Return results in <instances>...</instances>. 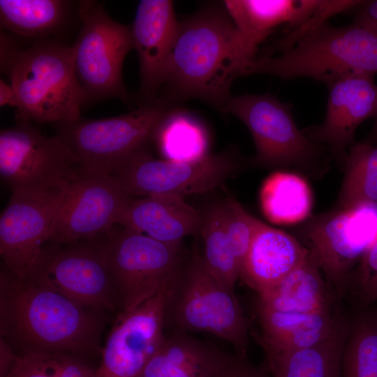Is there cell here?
I'll list each match as a JSON object with an SVG mask.
<instances>
[{"instance_id":"cell-15","label":"cell","mask_w":377,"mask_h":377,"mask_svg":"<svg viewBox=\"0 0 377 377\" xmlns=\"http://www.w3.org/2000/svg\"><path fill=\"white\" fill-rule=\"evenodd\" d=\"M66 186L49 192L12 193L1 212L0 254L5 267L17 278H26L38 261Z\"/></svg>"},{"instance_id":"cell-1","label":"cell","mask_w":377,"mask_h":377,"mask_svg":"<svg viewBox=\"0 0 377 377\" xmlns=\"http://www.w3.org/2000/svg\"><path fill=\"white\" fill-rule=\"evenodd\" d=\"M1 336L17 355L39 352L80 357L101 353L103 312L27 280L6 267L0 277Z\"/></svg>"},{"instance_id":"cell-10","label":"cell","mask_w":377,"mask_h":377,"mask_svg":"<svg viewBox=\"0 0 377 377\" xmlns=\"http://www.w3.org/2000/svg\"><path fill=\"white\" fill-rule=\"evenodd\" d=\"M244 165L233 151L209 154L193 162H175L154 157L147 148L133 154L110 175L130 197L205 193L221 186Z\"/></svg>"},{"instance_id":"cell-3","label":"cell","mask_w":377,"mask_h":377,"mask_svg":"<svg viewBox=\"0 0 377 377\" xmlns=\"http://www.w3.org/2000/svg\"><path fill=\"white\" fill-rule=\"evenodd\" d=\"M1 66L17 96L18 121L65 124L80 119L85 97L71 47L46 41L19 49L1 34Z\"/></svg>"},{"instance_id":"cell-18","label":"cell","mask_w":377,"mask_h":377,"mask_svg":"<svg viewBox=\"0 0 377 377\" xmlns=\"http://www.w3.org/2000/svg\"><path fill=\"white\" fill-rule=\"evenodd\" d=\"M324 4L325 0L224 1L235 26L239 74L246 63L256 58L260 45L276 27L287 24L289 31L297 29L313 17Z\"/></svg>"},{"instance_id":"cell-21","label":"cell","mask_w":377,"mask_h":377,"mask_svg":"<svg viewBox=\"0 0 377 377\" xmlns=\"http://www.w3.org/2000/svg\"><path fill=\"white\" fill-rule=\"evenodd\" d=\"M309 249L295 236L260 221L240 278L258 295L272 288L306 258Z\"/></svg>"},{"instance_id":"cell-2","label":"cell","mask_w":377,"mask_h":377,"mask_svg":"<svg viewBox=\"0 0 377 377\" xmlns=\"http://www.w3.org/2000/svg\"><path fill=\"white\" fill-rule=\"evenodd\" d=\"M235 42V26L225 7L204 8L179 22L164 98H198L221 110L239 76Z\"/></svg>"},{"instance_id":"cell-6","label":"cell","mask_w":377,"mask_h":377,"mask_svg":"<svg viewBox=\"0 0 377 377\" xmlns=\"http://www.w3.org/2000/svg\"><path fill=\"white\" fill-rule=\"evenodd\" d=\"M182 332H207L229 342L235 354L246 357L249 323L234 293L194 253L168 290L165 326Z\"/></svg>"},{"instance_id":"cell-14","label":"cell","mask_w":377,"mask_h":377,"mask_svg":"<svg viewBox=\"0 0 377 377\" xmlns=\"http://www.w3.org/2000/svg\"><path fill=\"white\" fill-rule=\"evenodd\" d=\"M131 198L110 175L81 170L64 189L48 241L66 245L109 234Z\"/></svg>"},{"instance_id":"cell-8","label":"cell","mask_w":377,"mask_h":377,"mask_svg":"<svg viewBox=\"0 0 377 377\" xmlns=\"http://www.w3.org/2000/svg\"><path fill=\"white\" fill-rule=\"evenodd\" d=\"M106 258L120 314L170 288L188 258L182 243L161 242L122 227L108 234Z\"/></svg>"},{"instance_id":"cell-13","label":"cell","mask_w":377,"mask_h":377,"mask_svg":"<svg viewBox=\"0 0 377 377\" xmlns=\"http://www.w3.org/2000/svg\"><path fill=\"white\" fill-rule=\"evenodd\" d=\"M80 170L57 135L46 136L22 121L1 131L0 175L12 193L57 190Z\"/></svg>"},{"instance_id":"cell-31","label":"cell","mask_w":377,"mask_h":377,"mask_svg":"<svg viewBox=\"0 0 377 377\" xmlns=\"http://www.w3.org/2000/svg\"><path fill=\"white\" fill-rule=\"evenodd\" d=\"M202 212L199 232L204 245V263L221 284L234 291L240 278V267L223 228L221 203Z\"/></svg>"},{"instance_id":"cell-38","label":"cell","mask_w":377,"mask_h":377,"mask_svg":"<svg viewBox=\"0 0 377 377\" xmlns=\"http://www.w3.org/2000/svg\"><path fill=\"white\" fill-rule=\"evenodd\" d=\"M374 307H375V308L377 309V304H376L375 306H374Z\"/></svg>"},{"instance_id":"cell-20","label":"cell","mask_w":377,"mask_h":377,"mask_svg":"<svg viewBox=\"0 0 377 377\" xmlns=\"http://www.w3.org/2000/svg\"><path fill=\"white\" fill-rule=\"evenodd\" d=\"M202 212L175 195L131 198L122 209L117 224L167 244H181L200 232Z\"/></svg>"},{"instance_id":"cell-34","label":"cell","mask_w":377,"mask_h":377,"mask_svg":"<svg viewBox=\"0 0 377 377\" xmlns=\"http://www.w3.org/2000/svg\"><path fill=\"white\" fill-rule=\"evenodd\" d=\"M346 297L352 301L354 310L367 309L377 304V239L354 269Z\"/></svg>"},{"instance_id":"cell-4","label":"cell","mask_w":377,"mask_h":377,"mask_svg":"<svg viewBox=\"0 0 377 377\" xmlns=\"http://www.w3.org/2000/svg\"><path fill=\"white\" fill-rule=\"evenodd\" d=\"M377 73V32L354 22L337 27L327 22L310 29L277 56L246 63L239 75L269 74L283 80L311 77L326 85L353 74Z\"/></svg>"},{"instance_id":"cell-32","label":"cell","mask_w":377,"mask_h":377,"mask_svg":"<svg viewBox=\"0 0 377 377\" xmlns=\"http://www.w3.org/2000/svg\"><path fill=\"white\" fill-rule=\"evenodd\" d=\"M96 369L82 357L59 352L16 355L6 377H96Z\"/></svg>"},{"instance_id":"cell-19","label":"cell","mask_w":377,"mask_h":377,"mask_svg":"<svg viewBox=\"0 0 377 377\" xmlns=\"http://www.w3.org/2000/svg\"><path fill=\"white\" fill-rule=\"evenodd\" d=\"M179 22L169 0H142L131 26L140 61L141 89L149 102L164 84Z\"/></svg>"},{"instance_id":"cell-30","label":"cell","mask_w":377,"mask_h":377,"mask_svg":"<svg viewBox=\"0 0 377 377\" xmlns=\"http://www.w3.org/2000/svg\"><path fill=\"white\" fill-rule=\"evenodd\" d=\"M341 377H377V309L354 310L349 316Z\"/></svg>"},{"instance_id":"cell-35","label":"cell","mask_w":377,"mask_h":377,"mask_svg":"<svg viewBox=\"0 0 377 377\" xmlns=\"http://www.w3.org/2000/svg\"><path fill=\"white\" fill-rule=\"evenodd\" d=\"M355 10V21L377 32V0L362 1Z\"/></svg>"},{"instance_id":"cell-27","label":"cell","mask_w":377,"mask_h":377,"mask_svg":"<svg viewBox=\"0 0 377 377\" xmlns=\"http://www.w3.org/2000/svg\"><path fill=\"white\" fill-rule=\"evenodd\" d=\"M154 140L164 159L193 162L209 154L205 126L192 114L174 109L159 126Z\"/></svg>"},{"instance_id":"cell-16","label":"cell","mask_w":377,"mask_h":377,"mask_svg":"<svg viewBox=\"0 0 377 377\" xmlns=\"http://www.w3.org/2000/svg\"><path fill=\"white\" fill-rule=\"evenodd\" d=\"M168 290L117 315L101 350L96 377L140 376L165 337Z\"/></svg>"},{"instance_id":"cell-36","label":"cell","mask_w":377,"mask_h":377,"mask_svg":"<svg viewBox=\"0 0 377 377\" xmlns=\"http://www.w3.org/2000/svg\"><path fill=\"white\" fill-rule=\"evenodd\" d=\"M0 105L17 108V99L14 89L2 80L0 81Z\"/></svg>"},{"instance_id":"cell-26","label":"cell","mask_w":377,"mask_h":377,"mask_svg":"<svg viewBox=\"0 0 377 377\" xmlns=\"http://www.w3.org/2000/svg\"><path fill=\"white\" fill-rule=\"evenodd\" d=\"M261 208L275 223H293L306 220L312 207V194L304 177L297 173L276 172L263 183Z\"/></svg>"},{"instance_id":"cell-23","label":"cell","mask_w":377,"mask_h":377,"mask_svg":"<svg viewBox=\"0 0 377 377\" xmlns=\"http://www.w3.org/2000/svg\"><path fill=\"white\" fill-rule=\"evenodd\" d=\"M234 355L187 334L165 337L138 377H219Z\"/></svg>"},{"instance_id":"cell-12","label":"cell","mask_w":377,"mask_h":377,"mask_svg":"<svg viewBox=\"0 0 377 377\" xmlns=\"http://www.w3.org/2000/svg\"><path fill=\"white\" fill-rule=\"evenodd\" d=\"M108 237L44 246L24 280L45 287L91 309L118 314L106 258Z\"/></svg>"},{"instance_id":"cell-33","label":"cell","mask_w":377,"mask_h":377,"mask_svg":"<svg viewBox=\"0 0 377 377\" xmlns=\"http://www.w3.org/2000/svg\"><path fill=\"white\" fill-rule=\"evenodd\" d=\"M223 228L238 261L240 273L260 220L246 211L235 198L221 203Z\"/></svg>"},{"instance_id":"cell-11","label":"cell","mask_w":377,"mask_h":377,"mask_svg":"<svg viewBox=\"0 0 377 377\" xmlns=\"http://www.w3.org/2000/svg\"><path fill=\"white\" fill-rule=\"evenodd\" d=\"M77 14L81 28L71 47L85 103L110 97L126 100L121 71L133 48L131 27L113 20L92 1H82Z\"/></svg>"},{"instance_id":"cell-29","label":"cell","mask_w":377,"mask_h":377,"mask_svg":"<svg viewBox=\"0 0 377 377\" xmlns=\"http://www.w3.org/2000/svg\"><path fill=\"white\" fill-rule=\"evenodd\" d=\"M334 207L377 206V145L354 142L348 149Z\"/></svg>"},{"instance_id":"cell-9","label":"cell","mask_w":377,"mask_h":377,"mask_svg":"<svg viewBox=\"0 0 377 377\" xmlns=\"http://www.w3.org/2000/svg\"><path fill=\"white\" fill-rule=\"evenodd\" d=\"M298 239L316 258L322 273L340 300L346 297L350 276L377 239V206L336 208L304 220Z\"/></svg>"},{"instance_id":"cell-5","label":"cell","mask_w":377,"mask_h":377,"mask_svg":"<svg viewBox=\"0 0 377 377\" xmlns=\"http://www.w3.org/2000/svg\"><path fill=\"white\" fill-rule=\"evenodd\" d=\"M221 110L237 117L250 131L256 146L251 165L293 170L314 179L328 172L327 148L299 129L290 104L268 94H244L230 96Z\"/></svg>"},{"instance_id":"cell-25","label":"cell","mask_w":377,"mask_h":377,"mask_svg":"<svg viewBox=\"0 0 377 377\" xmlns=\"http://www.w3.org/2000/svg\"><path fill=\"white\" fill-rule=\"evenodd\" d=\"M348 324L349 316L334 334L314 346L265 353L268 372L272 377H341Z\"/></svg>"},{"instance_id":"cell-22","label":"cell","mask_w":377,"mask_h":377,"mask_svg":"<svg viewBox=\"0 0 377 377\" xmlns=\"http://www.w3.org/2000/svg\"><path fill=\"white\" fill-rule=\"evenodd\" d=\"M265 353H280L314 346L334 334L348 316L337 309L309 313L256 308Z\"/></svg>"},{"instance_id":"cell-17","label":"cell","mask_w":377,"mask_h":377,"mask_svg":"<svg viewBox=\"0 0 377 377\" xmlns=\"http://www.w3.org/2000/svg\"><path fill=\"white\" fill-rule=\"evenodd\" d=\"M374 77L353 74L327 84L324 121L303 130L311 140L327 148L341 170L356 129L366 119L377 116V84Z\"/></svg>"},{"instance_id":"cell-28","label":"cell","mask_w":377,"mask_h":377,"mask_svg":"<svg viewBox=\"0 0 377 377\" xmlns=\"http://www.w3.org/2000/svg\"><path fill=\"white\" fill-rule=\"evenodd\" d=\"M69 6L60 0H0L1 24L21 36L42 38L63 25Z\"/></svg>"},{"instance_id":"cell-7","label":"cell","mask_w":377,"mask_h":377,"mask_svg":"<svg viewBox=\"0 0 377 377\" xmlns=\"http://www.w3.org/2000/svg\"><path fill=\"white\" fill-rule=\"evenodd\" d=\"M174 109L167 99H155L120 116L59 124L57 135L81 170L110 175L127 158L147 148Z\"/></svg>"},{"instance_id":"cell-37","label":"cell","mask_w":377,"mask_h":377,"mask_svg":"<svg viewBox=\"0 0 377 377\" xmlns=\"http://www.w3.org/2000/svg\"><path fill=\"white\" fill-rule=\"evenodd\" d=\"M362 142L372 145H377V116L372 128L370 130L368 135Z\"/></svg>"},{"instance_id":"cell-24","label":"cell","mask_w":377,"mask_h":377,"mask_svg":"<svg viewBox=\"0 0 377 377\" xmlns=\"http://www.w3.org/2000/svg\"><path fill=\"white\" fill-rule=\"evenodd\" d=\"M340 301L327 283L318 260L309 250L304 260L267 291L258 295L256 308L309 313L334 309Z\"/></svg>"}]
</instances>
